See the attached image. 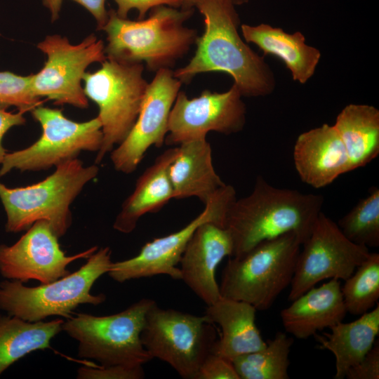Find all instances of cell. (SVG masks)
I'll return each instance as SVG.
<instances>
[{"label": "cell", "mask_w": 379, "mask_h": 379, "mask_svg": "<svg viewBox=\"0 0 379 379\" xmlns=\"http://www.w3.org/2000/svg\"><path fill=\"white\" fill-rule=\"evenodd\" d=\"M234 6L229 0L198 1L195 7L204 17V31L197 39L194 56L173 71V76L189 84L199 74L225 72L232 77L243 97L268 95L276 86L274 72L241 39Z\"/></svg>", "instance_id": "obj_1"}, {"label": "cell", "mask_w": 379, "mask_h": 379, "mask_svg": "<svg viewBox=\"0 0 379 379\" xmlns=\"http://www.w3.org/2000/svg\"><path fill=\"white\" fill-rule=\"evenodd\" d=\"M323 203L320 194L276 187L258 175L251 193L236 199L225 215L224 227L233 244L232 256H241L264 241L289 232L295 233L302 244Z\"/></svg>", "instance_id": "obj_2"}, {"label": "cell", "mask_w": 379, "mask_h": 379, "mask_svg": "<svg viewBox=\"0 0 379 379\" xmlns=\"http://www.w3.org/2000/svg\"><path fill=\"white\" fill-rule=\"evenodd\" d=\"M193 8L160 6L147 18L131 20L108 11L102 30L107 34L108 59L124 63L145 62L149 71L171 69L196 44L197 31L185 25Z\"/></svg>", "instance_id": "obj_3"}, {"label": "cell", "mask_w": 379, "mask_h": 379, "mask_svg": "<svg viewBox=\"0 0 379 379\" xmlns=\"http://www.w3.org/2000/svg\"><path fill=\"white\" fill-rule=\"evenodd\" d=\"M98 172V166H86L76 158L58 165L51 175L30 185L10 188L0 182L6 231L21 232L44 220L58 238L64 236L72 224L70 205Z\"/></svg>", "instance_id": "obj_4"}, {"label": "cell", "mask_w": 379, "mask_h": 379, "mask_svg": "<svg viewBox=\"0 0 379 379\" xmlns=\"http://www.w3.org/2000/svg\"><path fill=\"white\" fill-rule=\"evenodd\" d=\"M109 247L98 249L78 270L48 284L28 287L17 280L0 283V309L25 321H43L51 316L66 319L79 305H98L105 295L91 293L95 282L108 273L112 261Z\"/></svg>", "instance_id": "obj_5"}, {"label": "cell", "mask_w": 379, "mask_h": 379, "mask_svg": "<svg viewBox=\"0 0 379 379\" xmlns=\"http://www.w3.org/2000/svg\"><path fill=\"white\" fill-rule=\"evenodd\" d=\"M301 245L297 235L289 232L232 256L222 273L221 296L247 302L256 310H268L290 285Z\"/></svg>", "instance_id": "obj_6"}, {"label": "cell", "mask_w": 379, "mask_h": 379, "mask_svg": "<svg viewBox=\"0 0 379 379\" xmlns=\"http://www.w3.org/2000/svg\"><path fill=\"white\" fill-rule=\"evenodd\" d=\"M157 302L142 298L106 316L79 313L64 321L62 331L79 343L78 356L101 366H142L153 359L141 340L146 315Z\"/></svg>", "instance_id": "obj_7"}, {"label": "cell", "mask_w": 379, "mask_h": 379, "mask_svg": "<svg viewBox=\"0 0 379 379\" xmlns=\"http://www.w3.org/2000/svg\"><path fill=\"white\" fill-rule=\"evenodd\" d=\"M97 71L86 72L84 91L98 107L102 142L95 164L127 136L138 117L149 83L142 63H124L107 59Z\"/></svg>", "instance_id": "obj_8"}, {"label": "cell", "mask_w": 379, "mask_h": 379, "mask_svg": "<svg viewBox=\"0 0 379 379\" xmlns=\"http://www.w3.org/2000/svg\"><path fill=\"white\" fill-rule=\"evenodd\" d=\"M214 324L197 316L156 303L147 312L142 343L154 358L168 364L182 378L196 379L217 340Z\"/></svg>", "instance_id": "obj_9"}, {"label": "cell", "mask_w": 379, "mask_h": 379, "mask_svg": "<svg viewBox=\"0 0 379 379\" xmlns=\"http://www.w3.org/2000/svg\"><path fill=\"white\" fill-rule=\"evenodd\" d=\"M41 127L39 138L29 147L7 153L0 176L13 169L41 171L76 159L82 151L98 152L102 142L101 122L98 117L86 121L69 119L59 109L38 106L32 112Z\"/></svg>", "instance_id": "obj_10"}, {"label": "cell", "mask_w": 379, "mask_h": 379, "mask_svg": "<svg viewBox=\"0 0 379 379\" xmlns=\"http://www.w3.org/2000/svg\"><path fill=\"white\" fill-rule=\"evenodd\" d=\"M37 48L46 55L47 60L39 72L32 74L33 93L40 98H47L55 105L88 107L81 82L91 64L107 59L103 41L91 34L73 45L66 37L51 35L39 42Z\"/></svg>", "instance_id": "obj_11"}, {"label": "cell", "mask_w": 379, "mask_h": 379, "mask_svg": "<svg viewBox=\"0 0 379 379\" xmlns=\"http://www.w3.org/2000/svg\"><path fill=\"white\" fill-rule=\"evenodd\" d=\"M302 246L290 284V301L323 280L345 281L371 253L368 248L350 241L337 223L322 212Z\"/></svg>", "instance_id": "obj_12"}, {"label": "cell", "mask_w": 379, "mask_h": 379, "mask_svg": "<svg viewBox=\"0 0 379 379\" xmlns=\"http://www.w3.org/2000/svg\"><path fill=\"white\" fill-rule=\"evenodd\" d=\"M236 199L235 189L225 184L204 204V211L186 226L146 243L135 257L113 262L108 275L119 283L160 274L181 280L180 270L177 265L196 229L209 221L224 227L227 211Z\"/></svg>", "instance_id": "obj_13"}, {"label": "cell", "mask_w": 379, "mask_h": 379, "mask_svg": "<svg viewBox=\"0 0 379 379\" xmlns=\"http://www.w3.org/2000/svg\"><path fill=\"white\" fill-rule=\"evenodd\" d=\"M242 97L234 84L222 93L206 89L193 98L180 91L170 112L165 142L179 145L206 139L211 131L224 135L241 131L246 121Z\"/></svg>", "instance_id": "obj_14"}, {"label": "cell", "mask_w": 379, "mask_h": 379, "mask_svg": "<svg viewBox=\"0 0 379 379\" xmlns=\"http://www.w3.org/2000/svg\"><path fill=\"white\" fill-rule=\"evenodd\" d=\"M181 85L171 69L155 72L132 128L111 152L110 158L115 170L126 174L133 173L150 147L163 145L168 132L170 112Z\"/></svg>", "instance_id": "obj_15"}, {"label": "cell", "mask_w": 379, "mask_h": 379, "mask_svg": "<svg viewBox=\"0 0 379 379\" xmlns=\"http://www.w3.org/2000/svg\"><path fill=\"white\" fill-rule=\"evenodd\" d=\"M58 239L48 222L39 220L14 244L0 245L1 276L22 283L36 280L48 284L69 274L67 266L71 262L88 258L98 249L93 246L76 255H67Z\"/></svg>", "instance_id": "obj_16"}, {"label": "cell", "mask_w": 379, "mask_h": 379, "mask_svg": "<svg viewBox=\"0 0 379 379\" xmlns=\"http://www.w3.org/2000/svg\"><path fill=\"white\" fill-rule=\"evenodd\" d=\"M233 244L229 232L213 222L201 224L194 231L180 259L181 280L206 305L222 296L215 270L226 256H232Z\"/></svg>", "instance_id": "obj_17"}, {"label": "cell", "mask_w": 379, "mask_h": 379, "mask_svg": "<svg viewBox=\"0 0 379 379\" xmlns=\"http://www.w3.org/2000/svg\"><path fill=\"white\" fill-rule=\"evenodd\" d=\"M293 155L300 179L314 188L327 186L351 171L345 148L333 125L324 124L300 134Z\"/></svg>", "instance_id": "obj_18"}, {"label": "cell", "mask_w": 379, "mask_h": 379, "mask_svg": "<svg viewBox=\"0 0 379 379\" xmlns=\"http://www.w3.org/2000/svg\"><path fill=\"white\" fill-rule=\"evenodd\" d=\"M291 302L280 317L285 331L298 339L343 321L347 313L340 281L336 279L312 287Z\"/></svg>", "instance_id": "obj_19"}, {"label": "cell", "mask_w": 379, "mask_h": 379, "mask_svg": "<svg viewBox=\"0 0 379 379\" xmlns=\"http://www.w3.org/2000/svg\"><path fill=\"white\" fill-rule=\"evenodd\" d=\"M256 309L251 305L221 297L207 305L205 315L220 328L213 352L230 361L264 348L265 342L255 324Z\"/></svg>", "instance_id": "obj_20"}, {"label": "cell", "mask_w": 379, "mask_h": 379, "mask_svg": "<svg viewBox=\"0 0 379 379\" xmlns=\"http://www.w3.org/2000/svg\"><path fill=\"white\" fill-rule=\"evenodd\" d=\"M168 175L174 199L194 197L204 204L225 185L214 169L212 149L206 138L179 145Z\"/></svg>", "instance_id": "obj_21"}, {"label": "cell", "mask_w": 379, "mask_h": 379, "mask_svg": "<svg viewBox=\"0 0 379 379\" xmlns=\"http://www.w3.org/2000/svg\"><path fill=\"white\" fill-rule=\"evenodd\" d=\"M177 152L178 146L165 150L138 178L133 192L124 201L115 218V230L131 233L142 215L159 211L174 199L168 167Z\"/></svg>", "instance_id": "obj_22"}, {"label": "cell", "mask_w": 379, "mask_h": 379, "mask_svg": "<svg viewBox=\"0 0 379 379\" xmlns=\"http://www.w3.org/2000/svg\"><path fill=\"white\" fill-rule=\"evenodd\" d=\"M241 31L246 42L255 44L265 55L281 60L294 81L305 84L314 75L321 54L319 49L305 43L300 32L288 34L265 23L242 24Z\"/></svg>", "instance_id": "obj_23"}, {"label": "cell", "mask_w": 379, "mask_h": 379, "mask_svg": "<svg viewBox=\"0 0 379 379\" xmlns=\"http://www.w3.org/2000/svg\"><path fill=\"white\" fill-rule=\"evenodd\" d=\"M323 335L314 334L319 347L331 352L335 360V379L345 378L347 370L360 361L371 349L379 334V305L357 319L340 321Z\"/></svg>", "instance_id": "obj_24"}, {"label": "cell", "mask_w": 379, "mask_h": 379, "mask_svg": "<svg viewBox=\"0 0 379 379\" xmlns=\"http://www.w3.org/2000/svg\"><path fill=\"white\" fill-rule=\"evenodd\" d=\"M348 156L351 171L363 167L379 154V110L373 105L349 104L335 124Z\"/></svg>", "instance_id": "obj_25"}, {"label": "cell", "mask_w": 379, "mask_h": 379, "mask_svg": "<svg viewBox=\"0 0 379 379\" xmlns=\"http://www.w3.org/2000/svg\"><path fill=\"white\" fill-rule=\"evenodd\" d=\"M64 320L27 321L0 314V375L32 352L51 347V340L62 331Z\"/></svg>", "instance_id": "obj_26"}, {"label": "cell", "mask_w": 379, "mask_h": 379, "mask_svg": "<svg viewBox=\"0 0 379 379\" xmlns=\"http://www.w3.org/2000/svg\"><path fill=\"white\" fill-rule=\"evenodd\" d=\"M293 343L292 338L278 331L264 348L233 359L231 361L239 379H288Z\"/></svg>", "instance_id": "obj_27"}, {"label": "cell", "mask_w": 379, "mask_h": 379, "mask_svg": "<svg viewBox=\"0 0 379 379\" xmlns=\"http://www.w3.org/2000/svg\"><path fill=\"white\" fill-rule=\"evenodd\" d=\"M347 310L361 315L371 309L379 299V254L370 253L341 286Z\"/></svg>", "instance_id": "obj_28"}, {"label": "cell", "mask_w": 379, "mask_h": 379, "mask_svg": "<svg viewBox=\"0 0 379 379\" xmlns=\"http://www.w3.org/2000/svg\"><path fill=\"white\" fill-rule=\"evenodd\" d=\"M352 242L367 248L379 246V189L372 187L368 195L337 223Z\"/></svg>", "instance_id": "obj_29"}, {"label": "cell", "mask_w": 379, "mask_h": 379, "mask_svg": "<svg viewBox=\"0 0 379 379\" xmlns=\"http://www.w3.org/2000/svg\"><path fill=\"white\" fill-rule=\"evenodd\" d=\"M32 74L21 76L11 72H0V107H15L18 111L32 112L43 104L31 88Z\"/></svg>", "instance_id": "obj_30"}, {"label": "cell", "mask_w": 379, "mask_h": 379, "mask_svg": "<svg viewBox=\"0 0 379 379\" xmlns=\"http://www.w3.org/2000/svg\"><path fill=\"white\" fill-rule=\"evenodd\" d=\"M145 377L142 366H84L77 371L79 379H141Z\"/></svg>", "instance_id": "obj_31"}, {"label": "cell", "mask_w": 379, "mask_h": 379, "mask_svg": "<svg viewBox=\"0 0 379 379\" xmlns=\"http://www.w3.org/2000/svg\"><path fill=\"white\" fill-rule=\"evenodd\" d=\"M196 379H239L231 361L213 352L203 361Z\"/></svg>", "instance_id": "obj_32"}, {"label": "cell", "mask_w": 379, "mask_h": 379, "mask_svg": "<svg viewBox=\"0 0 379 379\" xmlns=\"http://www.w3.org/2000/svg\"><path fill=\"white\" fill-rule=\"evenodd\" d=\"M345 378L347 379L379 378V340L377 339L363 359L350 367Z\"/></svg>", "instance_id": "obj_33"}, {"label": "cell", "mask_w": 379, "mask_h": 379, "mask_svg": "<svg viewBox=\"0 0 379 379\" xmlns=\"http://www.w3.org/2000/svg\"><path fill=\"white\" fill-rule=\"evenodd\" d=\"M117 5L116 11L118 16L126 18L131 10L138 11V20L144 19L147 13L160 6L182 8V0H114Z\"/></svg>", "instance_id": "obj_34"}, {"label": "cell", "mask_w": 379, "mask_h": 379, "mask_svg": "<svg viewBox=\"0 0 379 379\" xmlns=\"http://www.w3.org/2000/svg\"><path fill=\"white\" fill-rule=\"evenodd\" d=\"M23 112H9L4 108L0 107V164L4 161L6 149L3 147L2 140L6 133L13 126H20L26 122Z\"/></svg>", "instance_id": "obj_35"}, {"label": "cell", "mask_w": 379, "mask_h": 379, "mask_svg": "<svg viewBox=\"0 0 379 379\" xmlns=\"http://www.w3.org/2000/svg\"><path fill=\"white\" fill-rule=\"evenodd\" d=\"M82 6L94 17L97 29L102 30L108 20V11L105 8L106 0H72Z\"/></svg>", "instance_id": "obj_36"}, {"label": "cell", "mask_w": 379, "mask_h": 379, "mask_svg": "<svg viewBox=\"0 0 379 379\" xmlns=\"http://www.w3.org/2000/svg\"><path fill=\"white\" fill-rule=\"evenodd\" d=\"M43 4L50 11L52 22L59 18L62 0H42Z\"/></svg>", "instance_id": "obj_37"}, {"label": "cell", "mask_w": 379, "mask_h": 379, "mask_svg": "<svg viewBox=\"0 0 379 379\" xmlns=\"http://www.w3.org/2000/svg\"><path fill=\"white\" fill-rule=\"evenodd\" d=\"M199 0H182V8H193Z\"/></svg>", "instance_id": "obj_38"}, {"label": "cell", "mask_w": 379, "mask_h": 379, "mask_svg": "<svg viewBox=\"0 0 379 379\" xmlns=\"http://www.w3.org/2000/svg\"><path fill=\"white\" fill-rule=\"evenodd\" d=\"M233 5L238 6L246 4L249 0H229Z\"/></svg>", "instance_id": "obj_39"}]
</instances>
